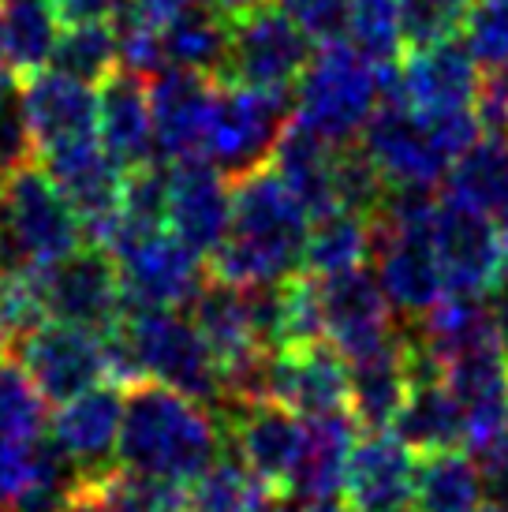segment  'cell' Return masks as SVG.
I'll use <instances>...</instances> for the list:
<instances>
[{"label":"cell","instance_id":"cell-1","mask_svg":"<svg viewBox=\"0 0 508 512\" xmlns=\"http://www.w3.org/2000/svg\"><path fill=\"white\" fill-rule=\"evenodd\" d=\"M314 217L273 169L232 184V221L213 255V277L232 285H281L303 273Z\"/></svg>","mask_w":508,"mask_h":512},{"label":"cell","instance_id":"cell-2","mask_svg":"<svg viewBox=\"0 0 508 512\" xmlns=\"http://www.w3.org/2000/svg\"><path fill=\"white\" fill-rule=\"evenodd\" d=\"M225 449L221 415L157 382L127 385L120 468L161 483L191 486Z\"/></svg>","mask_w":508,"mask_h":512},{"label":"cell","instance_id":"cell-3","mask_svg":"<svg viewBox=\"0 0 508 512\" xmlns=\"http://www.w3.org/2000/svg\"><path fill=\"white\" fill-rule=\"evenodd\" d=\"M105 337L109 378L116 385L157 382L184 397L225 408V382L210 344L191 318L176 311H127Z\"/></svg>","mask_w":508,"mask_h":512},{"label":"cell","instance_id":"cell-4","mask_svg":"<svg viewBox=\"0 0 508 512\" xmlns=\"http://www.w3.org/2000/svg\"><path fill=\"white\" fill-rule=\"evenodd\" d=\"M482 139L486 128L475 109L426 116L400 98H385L363 131V150L389 187H434Z\"/></svg>","mask_w":508,"mask_h":512},{"label":"cell","instance_id":"cell-5","mask_svg":"<svg viewBox=\"0 0 508 512\" xmlns=\"http://www.w3.org/2000/svg\"><path fill=\"white\" fill-rule=\"evenodd\" d=\"M83 221L42 165L0 180V270H49L83 247Z\"/></svg>","mask_w":508,"mask_h":512},{"label":"cell","instance_id":"cell-6","mask_svg":"<svg viewBox=\"0 0 508 512\" xmlns=\"http://www.w3.org/2000/svg\"><path fill=\"white\" fill-rule=\"evenodd\" d=\"M378 105L381 68L348 42L322 45L292 94V116L337 146L363 135Z\"/></svg>","mask_w":508,"mask_h":512},{"label":"cell","instance_id":"cell-7","mask_svg":"<svg viewBox=\"0 0 508 512\" xmlns=\"http://www.w3.org/2000/svg\"><path fill=\"white\" fill-rule=\"evenodd\" d=\"M101 247L116 258L124 311H176L202 292V258L169 228H135L124 217Z\"/></svg>","mask_w":508,"mask_h":512},{"label":"cell","instance_id":"cell-8","mask_svg":"<svg viewBox=\"0 0 508 512\" xmlns=\"http://www.w3.org/2000/svg\"><path fill=\"white\" fill-rule=\"evenodd\" d=\"M228 23H232V45H228V68L221 83L292 98L314 57L311 38L273 0L254 4Z\"/></svg>","mask_w":508,"mask_h":512},{"label":"cell","instance_id":"cell-9","mask_svg":"<svg viewBox=\"0 0 508 512\" xmlns=\"http://www.w3.org/2000/svg\"><path fill=\"white\" fill-rule=\"evenodd\" d=\"M288 105L292 101L281 94L217 83L202 157L232 180L266 169V161H273V150L288 128V113H292Z\"/></svg>","mask_w":508,"mask_h":512},{"label":"cell","instance_id":"cell-10","mask_svg":"<svg viewBox=\"0 0 508 512\" xmlns=\"http://www.w3.org/2000/svg\"><path fill=\"white\" fill-rule=\"evenodd\" d=\"M19 367L27 370L34 389L53 404H68L94 385L113 382L109 378V356H105V337L64 322H42L38 329L23 333L12 341Z\"/></svg>","mask_w":508,"mask_h":512},{"label":"cell","instance_id":"cell-11","mask_svg":"<svg viewBox=\"0 0 508 512\" xmlns=\"http://www.w3.org/2000/svg\"><path fill=\"white\" fill-rule=\"evenodd\" d=\"M38 277H42L45 314L53 322L90 329V333H109L127 314L116 258L101 243H86Z\"/></svg>","mask_w":508,"mask_h":512},{"label":"cell","instance_id":"cell-12","mask_svg":"<svg viewBox=\"0 0 508 512\" xmlns=\"http://www.w3.org/2000/svg\"><path fill=\"white\" fill-rule=\"evenodd\" d=\"M482 90V75L464 42H438L411 49L404 68H381V101L400 98L415 113L445 116L475 109Z\"/></svg>","mask_w":508,"mask_h":512},{"label":"cell","instance_id":"cell-13","mask_svg":"<svg viewBox=\"0 0 508 512\" xmlns=\"http://www.w3.org/2000/svg\"><path fill=\"white\" fill-rule=\"evenodd\" d=\"M430 236L445 277V296H486L505 258V232L467 202L445 195L434 206Z\"/></svg>","mask_w":508,"mask_h":512},{"label":"cell","instance_id":"cell-14","mask_svg":"<svg viewBox=\"0 0 508 512\" xmlns=\"http://www.w3.org/2000/svg\"><path fill=\"white\" fill-rule=\"evenodd\" d=\"M127 389L116 382L94 385L68 404L49 423V438L79 468L83 483H101L120 468V430H124Z\"/></svg>","mask_w":508,"mask_h":512},{"label":"cell","instance_id":"cell-15","mask_svg":"<svg viewBox=\"0 0 508 512\" xmlns=\"http://www.w3.org/2000/svg\"><path fill=\"white\" fill-rule=\"evenodd\" d=\"M225 445L247 460V468L273 490L288 494L296 475L299 453H303V415L288 412L277 400H254V404H232L221 408Z\"/></svg>","mask_w":508,"mask_h":512},{"label":"cell","instance_id":"cell-16","mask_svg":"<svg viewBox=\"0 0 508 512\" xmlns=\"http://www.w3.org/2000/svg\"><path fill=\"white\" fill-rule=\"evenodd\" d=\"M19 109L38 157L98 143V94L83 79H71L57 68L27 75L19 83Z\"/></svg>","mask_w":508,"mask_h":512},{"label":"cell","instance_id":"cell-17","mask_svg":"<svg viewBox=\"0 0 508 512\" xmlns=\"http://www.w3.org/2000/svg\"><path fill=\"white\" fill-rule=\"evenodd\" d=\"M45 445V397L19 363H0V512L27 490Z\"/></svg>","mask_w":508,"mask_h":512},{"label":"cell","instance_id":"cell-18","mask_svg":"<svg viewBox=\"0 0 508 512\" xmlns=\"http://www.w3.org/2000/svg\"><path fill=\"white\" fill-rule=\"evenodd\" d=\"M322 292L325 341L344 359L367 356L374 348L396 337L393 333V303L385 296L381 281L370 270H348L337 277H318Z\"/></svg>","mask_w":508,"mask_h":512},{"label":"cell","instance_id":"cell-19","mask_svg":"<svg viewBox=\"0 0 508 512\" xmlns=\"http://www.w3.org/2000/svg\"><path fill=\"white\" fill-rule=\"evenodd\" d=\"M232 221V187L206 157L176 161L169 172V214L165 228L184 240L198 258H213Z\"/></svg>","mask_w":508,"mask_h":512},{"label":"cell","instance_id":"cell-20","mask_svg":"<svg viewBox=\"0 0 508 512\" xmlns=\"http://www.w3.org/2000/svg\"><path fill=\"white\" fill-rule=\"evenodd\" d=\"M415 479L419 456L408 441L389 430H367L355 441L340 494L352 512H400L415 505Z\"/></svg>","mask_w":508,"mask_h":512},{"label":"cell","instance_id":"cell-21","mask_svg":"<svg viewBox=\"0 0 508 512\" xmlns=\"http://www.w3.org/2000/svg\"><path fill=\"white\" fill-rule=\"evenodd\" d=\"M266 400H277L303 419L348 412V359L329 341L273 352L266 370Z\"/></svg>","mask_w":508,"mask_h":512},{"label":"cell","instance_id":"cell-22","mask_svg":"<svg viewBox=\"0 0 508 512\" xmlns=\"http://www.w3.org/2000/svg\"><path fill=\"white\" fill-rule=\"evenodd\" d=\"M217 79L184 68H165L150 79V109H154V146L157 161H191L202 157L210 131Z\"/></svg>","mask_w":508,"mask_h":512},{"label":"cell","instance_id":"cell-23","mask_svg":"<svg viewBox=\"0 0 508 512\" xmlns=\"http://www.w3.org/2000/svg\"><path fill=\"white\" fill-rule=\"evenodd\" d=\"M42 169L53 184L68 195L75 214L90 232V243H101L124 214V180L127 172L101 150V143H83L71 150L42 157Z\"/></svg>","mask_w":508,"mask_h":512},{"label":"cell","instance_id":"cell-24","mask_svg":"<svg viewBox=\"0 0 508 512\" xmlns=\"http://www.w3.org/2000/svg\"><path fill=\"white\" fill-rule=\"evenodd\" d=\"M441 378L464 412L467 453L482 456L508 427V348L490 344L441 367Z\"/></svg>","mask_w":508,"mask_h":512},{"label":"cell","instance_id":"cell-25","mask_svg":"<svg viewBox=\"0 0 508 512\" xmlns=\"http://www.w3.org/2000/svg\"><path fill=\"white\" fill-rule=\"evenodd\" d=\"M98 143L124 172L139 169L146 161H157L150 83L142 75L116 68L109 79H101Z\"/></svg>","mask_w":508,"mask_h":512},{"label":"cell","instance_id":"cell-26","mask_svg":"<svg viewBox=\"0 0 508 512\" xmlns=\"http://www.w3.org/2000/svg\"><path fill=\"white\" fill-rule=\"evenodd\" d=\"M415 367H411V341L389 337V341L348 359V412L363 430H385L396 423L400 408L408 404Z\"/></svg>","mask_w":508,"mask_h":512},{"label":"cell","instance_id":"cell-27","mask_svg":"<svg viewBox=\"0 0 508 512\" xmlns=\"http://www.w3.org/2000/svg\"><path fill=\"white\" fill-rule=\"evenodd\" d=\"M191 322L198 326L202 341L210 344L217 356V367L240 363L247 356H262L266 348L258 341V326H254V299L251 288L221 281V277H206L202 292L191 303Z\"/></svg>","mask_w":508,"mask_h":512},{"label":"cell","instance_id":"cell-28","mask_svg":"<svg viewBox=\"0 0 508 512\" xmlns=\"http://www.w3.org/2000/svg\"><path fill=\"white\" fill-rule=\"evenodd\" d=\"M337 161L340 146L322 139L318 131L288 120L281 143L273 150V172L299 195V202L311 210V217H325L340 210L337 202Z\"/></svg>","mask_w":508,"mask_h":512},{"label":"cell","instance_id":"cell-29","mask_svg":"<svg viewBox=\"0 0 508 512\" xmlns=\"http://www.w3.org/2000/svg\"><path fill=\"white\" fill-rule=\"evenodd\" d=\"M303 453H299L296 475L288 494L292 498H337L344 490L348 460L359 441V423L352 412H329L303 419Z\"/></svg>","mask_w":508,"mask_h":512},{"label":"cell","instance_id":"cell-30","mask_svg":"<svg viewBox=\"0 0 508 512\" xmlns=\"http://www.w3.org/2000/svg\"><path fill=\"white\" fill-rule=\"evenodd\" d=\"M415 344L438 367H449L452 359L501 344V337H497V326L482 296H445L423 314V329Z\"/></svg>","mask_w":508,"mask_h":512},{"label":"cell","instance_id":"cell-31","mask_svg":"<svg viewBox=\"0 0 508 512\" xmlns=\"http://www.w3.org/2000/svg\"><path fill=\"white\" fill-rule=\"evenodd\" d=\"M393 427L419 456L467 449L464 412H460V404L449 393L441 374L438 378H419L411 385V397L400 408Z\"/></svg>","mask_w":508,"mask_h":512},{"label":"cell","instance_id":"cell-32","mask_svg":"<svg viewBox=\"0 0 508 512\" xmlns=\"http://www.w3.org/2000/svg\"><path fill=\"white\" fill-rule=\"evenodd\" d=\"M161 45H165V64L184 68V72L210 75L221 83L228 68V45H232V23L213 8L191 4L180 15H172L161 27Z\"/></svg>","mask_w":508,"mask_h":512},{"label":"cell","instance_id":"cell-33","mask_svg":"<svg viewBox=\"0 0 508 512\" xmlns=\"http://www.w3.org/2000/svg\"><path fill=\"white\" fill-rule=\"evenodd\" d=\"M60 34L64 19L53 0H0V45L19 79L53 64Z\"/></svg>","mask_w":508,"mask_h":512},{"label":"cell","instance_id":"cell-34","mask_svg":"<svg viewBox=\"0 0 508 512\" xmlns=\"http://www.w3.org/2000/svg\"><path fill=\"white\" fill-rule=\"evenodd\" d=\"M490 505L486 475L475 456L449 449L419 460L415 509L419 512H482Z\"/></svg>","mask_w":508,"mask_h":512},{"label":"cell","instance_id":"cell-35","mask_svg":"<svg viewBox=\"0 0 508 512\" xmlns=\"http://www.w3.org/2000/svg\"><path fill=\"white\" fill-rule=\"evenodd\" d=\"M449 195L490 217L508 236V139L486 135L449 172Z\"/></svg>","mask_w":508,"mask_h":512},{"label":"cell","instance_id":"cell-36","mask_svg":"<svg viewBox=\"0 0 508 512\" xmlns=\"http://www.w3.org/2000/svg\"><path fill=\"white\" fill-rule=\"evenodd\" d=\"M370 255H374V221L355 210H333L325 217H314L303 273L337 277V273L359 270Z\"/></svg>","mask_w":508,"mask_h":512},{"label":"cell","instance_id":"cell-37","mask_svg":"<svg viewBox=\"0 0 508 512\" xmlns=\"http://www.w3.org/2000/svg\"><path fill=\"white\" fill-rule=\"evenodd\" d=\"M273 498L240 453L217 456L210 468L187 486V512H258Z\"/></svg>","mask_w":508,"mask_h":512},{"label":"cell","instance_id":"cell-38","mask_svg":"<svg viewBox=\"0 0 508 512\" xmlns=\"http://www.w3.org/2000/svg\"><path fill=\"white\" fill-rule=\"evenodd\" d=\"M53 68L83 83H101L120 68V42L113 23H79L64 27L53 53Z\"/></svg>","mask_w":508,"mask_h":512},{"label":"cell","instance_id":"cell-39","mask_svg":"<svg viewBox=\"0 0 508 512\" xmlns=\"http://www.w3.org/2000/svg\"><path fill=\"white\" fill-rule=\"evenodd\" d=\"M348 45L359 49L370 64L389 68L404 49V23H400V0H352L348 12Z\"/></svg>","mask_w":508,"mask_h":512},{"label":"cell","instance_id":"cell-40","mask_svg":"<svg viewBox=\"0 0 508 512\" xmlns=\"http://www.w3.org/2000/svg\"><path fill=\"white\" fill-rule=\"evenodd\" d=\"M90 486L98 490L105 512H187L184 486L146 479V475H131L124 468H116L113 475H105L101 483Z\"/></svg>","mask_w":508,"mask_h":512},{"label":"cell","instance_id":"cell-41","mask_svg":"<svg viewBox=\"0 0 508 512\" xmlns=\"http://www.w3.org/2000/svg\"><path fill=\"white\" fill-rule=\"evenodd\" d=\"M475 0H400V23L404 42L411 49L449 42L456 30H464V19Z\"/></svg>","mask_w":508,"mask_h":512},{"label":"cell","instance_id":"cell-42","mask_svg":"<svg viewBox=\"0 0 508 512\" xmlns=\"http://www.w3.org/2000/svg\"><path fill=\"white\" fill-rule=\"evenodd\" d=\"M464 45L479 68L508 64V0H475L464 19Z\"/></svg>","mask_w":508,"mask_h":512},{"label":"cell","instance_id":"cell-43","mask_svg":"<svg viewBox=\"0 0 508 512\" xmlns=\"http://www.w3.org/2000/svg\"><path fill=\"white\" fill-rule=\"evenodd\" d=\"M311 42H344L352 0H273Z\"/></svg>","mask_w":508,"mask_h":512},{"label":"cell","instance_id":"cell-44","mask_svg":"<svg viewBox=\"0 0 508 512\" xmlns=\"http://www.w3.org/2000/svg\"><path fill=\"white\" fill-rule=\"evenodd\" d=\"M475 113H479L486 135L508 139V64L505 68H490V75H482Z\"/></svg>","mask_w":508,"mask_h":512},{"label":"cell","instance_id":"cell-45","mask_svg":"<svg viewBox=\"0 0 508 512\" xmlns=\"http://www.w3.org/2000/svg\"><path fill=\"white\" fill-rule=\"evenodd\" d=\"M57 4L64 27L79 23H113L116 15L127 8V0H53Z\"/></svg>","mask_w":508,"mask_h":512},{"label":"cell","instance_id":"cell-46","mask_svg":"<svg viewBox=\"0 0 508 512\" xmlns=\"http://www.w3.org/2000/svg\"><path fill=\"white\" fill-rule=\"evenodd\" d=\"M486 307H490V318L497 326V337L508 348V236H505V258H501V270L486 288Z\"/></svg>","mask_w":508,"mask_h":512},{"label":"cell","instance_id":"cell-47","mask_svg":"<svg viewBox=\"0 0 508 512\" xmlns=\"http://www.w3.org/2000/svg\"><path fill=\"white\" fill-rule=\"evenodd\" d=\"M60 512H105V505H101L98 490L86 483L83 490H79V494H75V498H71Z\"/></svg>","mask_w":508,"mask_h":512},{"label":"cell","instance_id":"cell-48","mask_svg":"<svg viewBox=\"0 0 508 512\" xmlns=\"http://www.w3.org/2000/svg\"><path fill=\"white\" fill-rule=\"evenodd\" d=\"M292 512H352V505L340 498H299Z\"/></svg>","mask_w":508,"mask_h":512},{"label":"cell","instance_id":"cell-49","mask_svg":"<svg viewBox=\"0 0 508 512\" xmlns=\"http://www.w3.org/2000/svg\"><path fill=\"white\" fill-rule=\"evenodd\" d=\"M195 4L213 8V12H221L225 19H236L240 12H247V8H254V4H262V0H195Z\"/></svg>","mask_w":508,"mask_h":512},{"label":"cell","instance_id":"cell-50","mask_svg":"<svg viewBox=\"0 0 508 512\" xmlns=\"http://www.w3.org/2000/svg\"><path fill=\"white\" fill-rule=\"evenodd\" d=\"M12 64L4 57V45H0V101H8V79H12Z\"/></svg>","mask_w":508,"mask_h":512},{"label":"cell","instance_id":"cell-51","mask_svg":"<svg viewBox=\"0 0 508 512\" xmlns=\"http://www.w3.org/2000/svg\"><path fill=\"white\" fill-rule=\"evenodd\" d=\"M258 512H292V509H288V505H284V501L277 498V494H273V498H269L266 505H262V509H258Z\"/></svg>","mask_w":508,"mask_h":512},{"label":"cell","instance_id":"cell-52","mask_svg":"<svg viewBox=\"0 0 508 512\" xmlns=\"http://www.w3.org/2000/svg\"><path fill=\"white\" fill-rule=\"evenodd\" d=\"M482 512H508V509H505V505H494V501H490V505H486Z\"/></svg>","mask_w":508,"mask_h":512},{"label":"cell","instance_id":"cell-53","mask_svg":"<svg viewBox=\"0 0 508 512\" xmlns=\"http://www.w3.org/2000/svg\"><path fill=\"white\" fill-rule=\"evenodd\" d=\"M8 348V333H4V326H0V352Z\"/></svg>","mask_w":508,"mask_h":512},{"label":"cell","instance_id":"cell-54","mask_svg":"<svg viewBox=\"0 0 508 512\" xmlns=\"http://www.w3.org/2000/svg\"><path fill=\"white\" fill-rule=\"evenodd\" d=\"M400 512H419V509H415V505H411V509H400Z\"/></svg>","mask_w":508,"mask_h":512},{"label":"cell","instance_id":"cell-55","mask_svg":"<svg viewBox=\"0 0 508 512\" xmlns=\"http://www.w3.org/2000/svg\"><path fill=\"white\" fill-rule=\"evenodd\" d=\"M0 180H4V169H0Z\"/></svg>","mask_w":508,"mask_h":512}]
</instances>
